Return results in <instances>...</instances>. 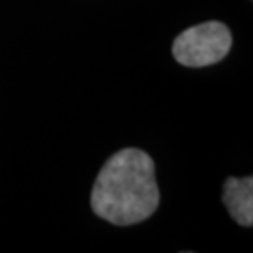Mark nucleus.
Returning <instances> with one entry per match:
<instances>
[{
	"instance_id": "7ed1b4c3",
	"label": "nucleus",
	"mask_w": 253,
	"mask_h": 253,
	"mask_svg": "<svg viewBox=\"0 0 253 253\" xmlns=\"http://www.w3.org/2000/svg\"><path fill=\"white\" fill-rule=\"evenodd\" d=\"M223 205L231 217L244 227L253 225V178H227L223 186Z\"/></svg>"
},
{
	"instance_id": "f257e3e1",
	"label": "nucleus",
	"mask_w": 253,
	"mask_h": 253,
	"mask_svg": "<svg viewBox=\"0 0 253 253\" xmlns=\"http://www.w3.org/2000/svg\"><path fill=\"white\" fill-rule=\"evenodd\" d=\"M90 205L96 216L113 225L148 219L160 207L152 158L137 148L113 154L94 182Z\"/></svg>"
},
{
	"instance_id": "f03ea898",
	"label": "nucleus",
	"mask_w": 253,
	"mask_h": 253,
	"mask_svg": "<svg viewBox=\"0 0 253 253\" xmlns=\"http://www.w3.org/2000/svg\"><path fill=\"white\" fill-rule=\"evenodd\" d=\"M233 45L231 30L219 21H207L184 30L172 43V56L186 68L221 62Z\"/></svg>"
}]
</instances>
